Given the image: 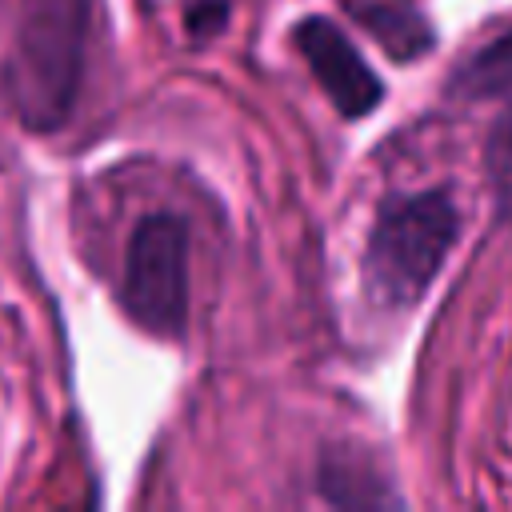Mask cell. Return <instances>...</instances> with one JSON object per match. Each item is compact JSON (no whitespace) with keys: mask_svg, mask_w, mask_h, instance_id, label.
Wrapping results in <instances>:
<instances>
[{"mask_svg":"<svg viewBox=\"0 0 512 512\" xmlns=\"http://www.w3.org/2000/svg\"><path fill=\"white\" fill-rule=\"evenodd\" d=\"M460 240V212L444 188L396 192L380 204L364 244V288L384 308H412Z\"/></svg>","mask_w":512,"mask_h":512,"instance_id":"obj_1","label":"cell"},{"mask_svg":"<svg viewBox=\"0 0 512 512\" xmlns=\"http://www.w3.org/2000/svg\"><path fill=\"white\" fill-rule=\"evenodd\" d=\"M84 0H28L16 52L8 64V92L32 128H52L68 116L84 68Z\"/></svg>","mask_w":512,"mask_h":512,"instance_id":"obj_2","label":"cell"},{"mask_svg":"<svg viewBox=\"0 0 512 512\" xmlns=\"http://www.w3.org/2000/svg\"><path fill=\"white\" fill-rule=\"evenodd\" d=\"M124 308L152 336H180L188 320V228L176 212H148L124 256Z\"/></svg>","mask_w":512,"mask_h":512,"instance_id":"obj_3","label":"cell"},{"mask_svg":"<svg viewBox=\"0 0 512 512\" xmlns=\"http://www.w3.org/2000/svg\"><path fill=\"white\" fill-rule=\"evenodd\" d=\"M300 56L308 60L312 76L320 80L324 96L336 104L340 116H368L380 96H384V84L380 76L368 68V60L360 56V48L324 16H308L296 24L292 32Z\"/></svg>","mask_w":512,"mask_h":512,"instance_id":"obj_4","label":"cell"},{"mask_svg":"<svg viewBox=\"0 0 512 512\" xmlns=\"http://www.w3.org/2000/svg\"><path fill=\"white\" fill-rule=\"evenodd\" d=\"M448 92L460 100H508L512 104V32L476 48L452 72Z\"/></svg>","mask_w":512,"mask_h":512,"instance_id":"obj_5","label":"cell"},{"mask_svg":"<svg viewBox=\"0 0 512 512\" xmlns=\"http://www.w3.org/2000/svg\"><path fill=\"white\" fill-rule=\"evenodd\" d=\"M360 20L396 60L420 56L432 44V28L408 4H372V8H360Z\"/></svg>","mask_w":512,"mask_h":512,"instance_id":"obj_6","label":"cell"},{"mask_svg":"<svg viewBox=\"0 0 512 512\" xmlns=\"http://www.w3.org/2000/svg\"><path fill=\"white\" fill-rule=\"evenodd\" d=\"M484 168H488V180L496 188V204L500 212L512 216V112H504L484 144Z\"/></svg>","mask_w":512,"mask_h":512,"instance_id":"obj_7","label":"cell"}]
</instances>
